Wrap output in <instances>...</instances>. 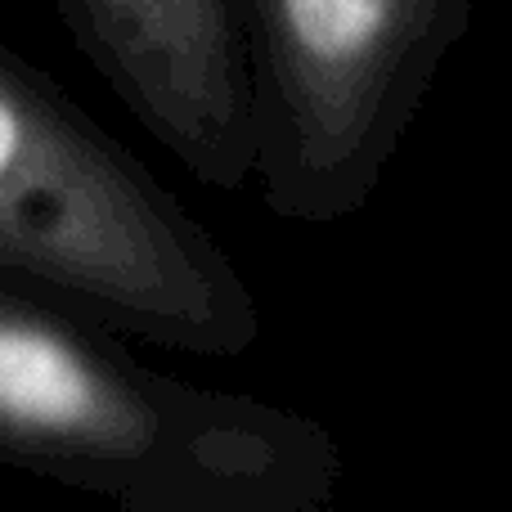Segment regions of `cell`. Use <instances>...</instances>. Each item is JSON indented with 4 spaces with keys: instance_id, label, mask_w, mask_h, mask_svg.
Returning <instances> with one entry per match:
<instances>
[{
    "instance_id": "cell-1",
    "label": "cell",
    "mask_w": 512,
    "mask_h": 512,
    "mask_svg": "<svg viewBox=\"0 0 512 512\" xmlns=\"http://www.w3.org/2000/svg\"><path fill=\"white\" fill-rule=\"evenodd\" d=\"M0 463L135 512H324L342 450L310 414L144 364L126 333L0 279Z\"/></svg>"
},
{
    "instance_id": "cell-2",
    "label": "cell",
    "mask_w": 512,
    "mask_h": 512,
    "mask_svg": "<svg viewBox=\"0 0 512 512\" xmlns=\"http://www.w3.org/2000/svg\"><path fill=\"white\" fill-rule=\"evenodd\" d=\"M0 279L207 360L243 355L265 324L230 252L9 45H0Z\"/></svg>"
},
{
    "instance_id": "cell-3",
    "label": "cell",
    "mask_w": 512,
    "mask_h": 512,
    "mask_svg": "<svg viewBox=\"0 0 512 512\" xmlns=\"http://www.w3.org/2000/svg\"><path fill=\"white\" fill-rule=\"evenodd\" d=\"M477 0H239L261 207L342 225L373 203Z\"/></svg>"
},
{
    "instance_id": "cell-4",
    "label": "cell",
    "mask_w": 512,
    "mask_h": 512,
    "mask_svg": "<svg viewBox=\"0 0 512 512\" xmlns=\"http://www.w3.org/2000/svg\"><path fill=\"white\" fill-rule=\"evenodd\" d=\"M54 14L198 185L252 189L256 113L239 0H54Z\"/></svg>"
}]
</instances>
